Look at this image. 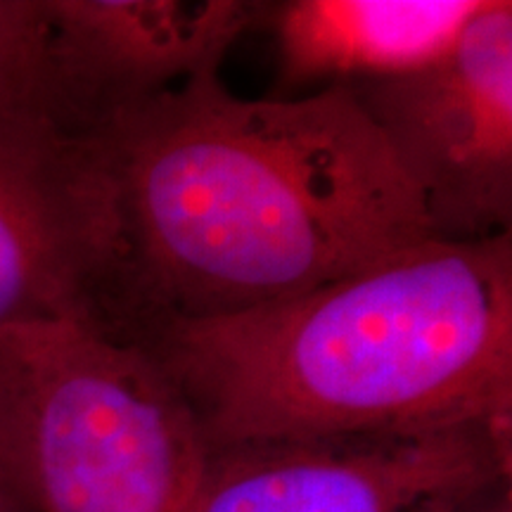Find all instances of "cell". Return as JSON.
<instances>
[{"mask_svg": "<svg viewBox=\"0 0 512 512\" xmlns=\"http://www.w3.org/2000/svg\"><path fill=\"white\" fill-rule=\"evenodd\" d=\"M117 230L110 335L261 309L430 238L349 86L230 93L221 67L81 138Z\"/></svg>", "mask_w": 512, "mask_h": 512, "instance_id": "1", "label": "cell"}, {"mask_svg": "<svg viewBox=\"0 0 512 512\" xmlns=\"http://www.w3.org/2000/svg\"><path fill=\"white\" fill-rule=\"evenodd\" d=\"M131 342L209 448L512 425V238H427L285 302Z\"/></svg>", "mask_w": 512, "mask_h": 512, "instance_id": "2", "label": "cell"}, {"mask_svg": "<svg viewBox=\"0 0 512 512\" xmlns=\"http://www.w3.org/2000/svg\"><path fill=\"white\" fill-rule=\"evenodd\" d=\"M0 339L24 510H183L209 446L150 351L74 320L5 328Z\"/></svg>", "mask_w": 512, "mask_h": 512, "instance_id": "3", "label": "cell"}, {"mask_svg": "<svg viewBox=\"0 0 512 512\" xmlns=\"http://www.w3.org/2000/svg\"><path fill=\"white\" fill-rule=\"evenodd\" d=\"M349 88L418 192L430 238L510 233V0H484L456 46L420 72Z\"/></svg>", "mask_w": 512, "mask_h": 512, "instance_id": "4", "label": "cell"}, {"mask_svg": "<svg viewBox=\"0 0 512 512\" xmlns=\"http://www.w3.org/2000/svg\"><path fill=\"white\" fill-rule=\"evenodd\" d=\"M510 477V425L209 448L181 512H463Z\"/></svg>", "mask_w": 512, "mask_h": 512, "instance_id": "5", "label": "cell"}, {"mask_svg": "<svg viewBox=\"0 0 512 512\" xmlns=\"http://www.w3.org/2000/svg\"><path fill=\"white\" fill-rule=\"evenodd\" d=\"M117 285L105 178L43 110L0 114V330L74 320L102 330Z\"/></svg>", "mask_w": 512, "mask_h": 512, "instance_id": "6", "label": "cell"}, {"mask_svg": "<svg viewBox=\"0 0 512 512\" xmlns=\"http://www.w3.org/2000/svg\"><path fill=\"white\" fill-rule=\"evenodd\" d=\"M43 91L67 136L221 67L259 27L264 3L245 0H43Z\"/></svg>", "mask_w": 512, "mask_h": 512, "instance_id": "7", "label": "cell"}, {"mask_svg": "<svg viewBox=\"0 0 512 512\" xmlns=\"http://www.w3.org/2000/svg\"><path fill=\"white\" fill-rule=\"evenodd\" d=\"M484 0H287L264 3L285 86L399 79L458 43ZM318 88V91H320Z\"/></svg>", "mask_w": 512, "mask_h": 512, "instance_id": "8", "label": "cell"}, {"mask_svg": "<svg viewBox=\"0 0 512 512\" xmlns=\"http://www.w3.org/2000/svg\"><path fill=\"white\" fill-rule=\"evenodd\" d=\"M43 0H0V114L46 110Z\"/></svg>", "mask_w": 512, "mask_h": 512, "instance_id": "9", "label": "cell"}, {"mask_svg": "<svg viewBox=\"0 0 512 512\" xmlns=\"http://www.w3.org/2000/svg\"><path fill=\"white\" fill-rule=\"evenodd\" d=\"M0 501L12 508L24 510L19 501L17 479H15V460H12V432H10V370L8 358H5L3 339H0Z\"/></svg>", "mask_w": 512, "mask_h": 512, "instance_id": "10", "label": "cell"}, {"mask_svg": "<svg viewBox=\"0 0 512 512\" xmlns=\"http://www.w3.org/2000/svg\"><path fill=\"white\" fill-rule=\"evenodd\" d=\"M0 512H22V510L12 508V505H8L5 501H0Z\"/></svg>", "mask_w": 512, "mask_h": 512, "instance_id": "11", "label": "cell"}, {"mask_svg": "<svg viewBox=\"0 0 512 512\" xmlns=\"http://www.w3.org/2000/svg\"><path fill=\"white\" fill-rule=\"evenodd\" d=\"M463 512H467V510H463ZM496 512H510V505H508V503H505V508H498Z\"/></svg>", "mask_w": 512, "mask_h": 512, "instance_id": "12", "label": "cell"}]
</instances>
